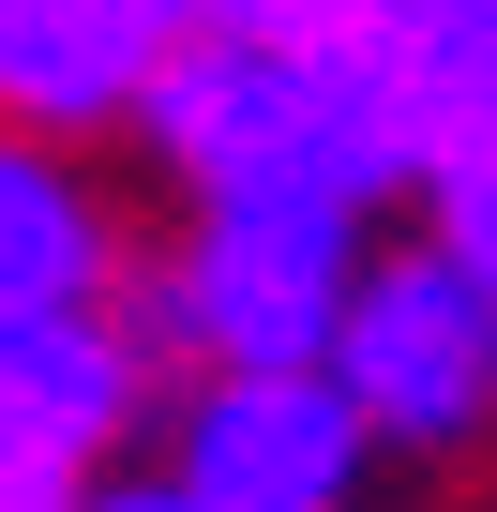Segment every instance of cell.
Segmentation results:
<instances>
[{"label":"cell","mask_w":497,"mask_h":512,"mask_svg":"<svg viewBox=\"0 0 497 512\" xmlns=\"http://www.w3.org/2000/svg\"><path fill=\"white\" fill-rule=\"evenodd\" d=\"M196 16L181 0H0V121L31 136H106L151 106L166 46Z\"/></svg>","instance_id":"5"},{"label":"cell","mask_w":497,"mask_h":512,"mask_svg":"<svg viewBox=\"0 0 497 512\" xmlns=\"http://www.w3.org/2000/svg\"><path fill=\"white\" fill-rule=\"evenodd\" d=\"M151 347L91 302V317H0V467H61L91 482V452L136 422Z\"/></svg>","instance_id":"6"},{"label":"cell","mask_w":497,"mask_h":512,"mask_svg":"<svg viewBox=\"0 0 497 512\" xmlns=\"http://www.w3.org/2000/svg\"><path fill=\"white\" fill-rule=\"evenodd\" d=\"M332 377L347 407L392 437V452H452L482 407H497V287L452 272V256H377L347 287V332H332Z\"/></svg>","instance_id":"3"},{"label":"cell","mask_w":497,"mask_h":512,"mask_svg":"<svg viewBox=\"0 0 497 512\" xmlns=\"http://www.w3.org/2000/svg\"><path fill=\"white\" fill-rule=\"evenodd\" d=\"M362 407L332 362H272V377H196L181 407V482L211 512H347L362 482Z\"/></svg>","instance_id":"4"},{"label":"cell","mask_w":497,"mask_h":512,"mask_svg":"<svg viewBox=\"0 0 497 512\" xmlns=\"http://www.w3.org/2000/svg\"><path fill=\"white\" fill-rule=\"evenodd\" d=\"M181 16H196V31H211V16H226V0H181Z\"/></svg>","instance_id":"11"},{"label":"cell","mask_w":497,"mask_h":512,"mask_svg":"<svg viewBox=\"0 0 497 512\" xmlns=\"http://www.w3.org/2000/svg\"><path fill=\"white\" fill-rule=\"evenodd\" d=\"M106 272H121V241H106L76 151L31 136V121H0V317H91Z\"/></svg>","instance_id":"7"},{"label":"cell","mask_w":497,"mask_h":512,"mask_svg":"<svg viewBox=\"0 0 497 512\" xmlns=\"http://www.w3.org/2000/svg\"><path fill=\"white\" fill-rule=\"evenodd\" d=\"M407 106H422V166L497 136V0H407Z\"/></svg>","instance_id":"8"},{"label":"cell","mask_w":497,"mask_h":512,"mask_svg":"<svg viewBox=\"0 0 497 512\" xmlns=\"http://www.w3.org/2000/svg\"><path fill=\"white\" fill-rule=\"evenodd\" d=\"M91 482H61V467H0V512H76Z\"/></svg>","instance_id":"10"},{"label":"cell","mask_w":497,"mask_h":512,"mask_svg":"<svg viewBox=\"0 0 497 512\" xmlns=\"http://www.w3.org/2000/svg\"><path fill=\"white\" fill-rule=\"evenodd\" d=\"M362 287L347 211H196V241L151 272L136 347H181L196 377H272V362H332Z\"/></svg>","instance_id":"2"},{"label":"cell","mask_w":497,"mask_h":512,"mask_svg":"<svg viewBox=\"0 0 497 512\" xmlns=\"http://www.w3.org/2000/svg\"><path fill=\"white\" fill-rule=\"evenodd\" d=\"M136 136L181 166L196 211H377L422 181V106H407V16L377 46H257V31H181Z\"/></svg>","instance_id":"1"},{"label":"cell","mask_w":497,"mask_h":512,"mask_svg":"<svg viewBox=\"0 0 497 512\" xmlns=\"http://www.w3.org/2000/svg\"><path fill=\"white\" fill-rule=\"evenodd\" d=\"M422 196H437V256H452V272H482V287H497V136H467V151H437V166H422Z\"/></svg>","instance_id":"9"}]
</instances>
